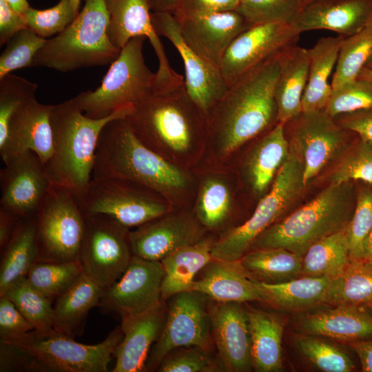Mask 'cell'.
I'll list each match as a JSON object with an SVG mask.
<instances>
[{
	"mask_svg": "<svg viewBox=\"0 0 372 372\" xmlns=\"http://www.w3.org/2000/svg\"><path fill=\"white\" fill-rule=\"evenodd\" d=\"M164 271L161 261L133 255L121 278L104 289L99 307L121 316L136 315L160 303Z\"/></svg>",
	"mask_w": 372,
	"mask_h": 372,
	"instance_id": "e0dca14e",
	"label": "cell"
},
{
	"mask_svg": "<svg viewBox=\"0 0 372 372\" xmlns=\"http://www.w3.org/2000/svg\"><path fill=\"white\" fill-rule=\"evenodd\" d=\"M285 129L289 143L302 161L305 187L342 154L354 133L340 126L325 108L311 112H301L285 123Z\"/></svg>",
	"mask_w": 372,
	"mask_h": 372,
	"instance_id": "5bb4252c",
	"label": "cell"
},
{
	"mask_svg": "<svg viewBox=\"0 0 372 372\" xmlns=\"http://www.w3.org/2000/svg\"><path fill=\"white\" fill-rule=\"evenodd\" d=\"M372 109V82L357 79L331 90L325 110L333 118Z\"/></svg>",
	"mask_w": 372,
	"mask_h": 372,
	"instance_id": "c3c4849f",
	"label": "cell"
},
{
	"mask_svg": "<svg viewBox=\"0 0 372 372\" xmlns=\"http://www.w3.org/2000/svg\"><path fill=\"white\" fill-rule=\"evenodd\" d=\"M146 39L145 37L131 39L110 65L101 85L73 98L87 117H107L124 107L134 106L154 92L156 72L149 69L143 56Z\"/></svg>",
	"mask_w": 372,
	"mask_h": 372,
	"instance_id": "52a82bcc",
	"label": "cell"
},
{
	"mask_svg": "<svg viewBox=\"0 0 372 372\" xmlns=\"http://www.w3.org/2000/svg\"><path fill=\"white\" fill-rule=\"evenodd\" d=\"M372 54V22L360 32L344 37L339 51L331 90L357 79Z\"/></svg>",
	"mask_w": 372,
	"mask_h": 372,
	"instance_id": "f35d334b",
	"label": "cell"
},
{
	"mask_svg": "<svg viewBox=\"0 0 372 372\" xmlns=\"http://www.w3.org/2000/svg\"><path fill=\"white\" fill-rule=\"evenodd\" d=\"M33 330L32 324L13 302L6 296H0V341L13 340Z\"/></svg>",
	"mask_w": 372,
	"mask_h": 372,
	"instance_id": "f5cc1de1",
	"label": "cell"
},
{
	"mask_svg": "<svg viewBox=\"0 0 372 372\" xmlns=\"http://www.w3.org/2000/svg\"><path fill=\"white\" fill-rule=\"evenodd\" d=\"M36 216L21 218L1 249L0 296L14 283L25 278L37 261Z\"/></svg>",
	"mask_w": 372,
	"mask_h": 372,
	"instance_id": "836d02e7",
	"label": "cell"
},
{
	"mask_svg": "<svg viewBox=\"0 0 372 372\" xmlns=\"http://www.w3.org/2000/svg\"><path fill=\"white\" fill-rule=\"evenodd\" d=\"M46 41L28 28L15 34L0 56V79L14 70L31 67L35 55Z\"/></svg>",
	"mask_w": 372,
	"mask_h": 372,
	"instance_id": "7dc6e473",
	"label": "cell"
},
{
	"mask_svg": "<svg viewBox=\"0 0 372 372\" xmlns=\"http://www.w3.org/2000/svg\"><path fill=\"white\" fill-rule=\"evenodd\" d=\"M154 12H169L173 13L179 0H147Z\"/></svg>",
	"mask_w": 372,
	"mask_h": 372,
	"instance_id": "91938a15",
	"label": "cell"
},
{
	"mask_svg": "<svg viewBox=\"0 0 372 372\" xmlns=\"http://www.w3.org/2000/svg\"><path fill=\"white\" fill-rule=\"evenodd\" d=\"M25 28L23 14L13 10L6 0H0V45L6 44L15 34Z\"/></svg>",
	"mask_w": 372,
	"mask_h": 372,
	"instance_id": "9f6ffc18",
	"label": "cell"
},
{
	"mask_svg": "<svg viewBox=\"0 0 372 372\" xmlns=\"http://www.w3.org/2000/svg\"><path fill=\"white\" fill-rule=\"evenodd\" d=\"M289 144V156L278 172L269 192L260 199L247 220L232 228L214 242L213 258L240 260L249 251L256 238L280 220L302 194L306 187L303 163L296 149Z\"/></svg>",
	"mask_w": 372,
	"mask_h": 372,
	"instance_id": "ba28073f",
	"label": "cell"
},
{
	"mask_svg": "<svg viewBox=\"0 0 372 372\" xmlns=\"http://www.w3.org/2000/svg\"><path fill=\"white\" fill-rule=\"evenodd\" d=\"M356 194L353 181L329 183L311 200L265 230L250 249L284 248L303 256L316 242L348 227Z\"/></svg>",
	"mask_w": 372,
	"mask_h": 372,
	"instance_id": "277c9868",
	"label": "cell"
},
{
	"mask_svg": "<svg viewBox=\"0 0 372 372\" xmlns=\"http://www.w3.org/2000/svg\"><path fill=\"white\" fill-rule=\"evenodd\" d=\"M203 227L189 215H164L130 231L132 254L161 261L170 253L203 238Z\"/></svg>",
	"mask_w": 372,
	"mask_h": 372,
	"instance_id": "7402d4cb",
	"label": "cell"
},
{
	"mask_svg": "<svg viewBox=\"0 0 372 372\" xmlns=\"http://www.w3.org/2000/svg\"><path fill=\"white\" fill-rule=\"evenodd\" d=\"M279 74L275 89L278 121L286 123L302 112V98L309 65L308 50L297 44L278 54Z\"/></svg>",
	"mask_w": 372,
	"mask_h": 372,
	"instance_id": "f1b7e54d",
	"label": "cell"
},
{
	"mask_svg": "<svg viewBox=\"0 0 372 372\" xmlns=\"http://www.w3.org/2000/svg\"><path fill=\"white\" fill-rule=\"evenodd\" d=\"M300 34L292 24L282 22L253 25L242 32L228 47L220 63L228 87L285 48L297 44Z\"/></svg>",
	"mask_w": 372,
	"mask_h": 372,
	"instance_id": "2e32d148",
	"label": "cell"
},
{
	"mask_svg": "<svg viewBox=\"0 0 372 372\" xmlns=\"http://www.w3.org/2000/svg\"><path fill=\"white\" fill-rule=\"evenodd\" d=\"M290 144L285 123L278 122L256 143L245 159L244 169L252 191L262 195L287 159Z\"/></svg>",
	"mask_w": 372,
	"mask_h": 372,
	"instance_id": "83f0119b",
	"label": "cell"
},
{
	"mask_svg": "<svg viewBox=\"0 0 372 372\" xmlns=\"http://www.w3.org/2000/svg\"><path fill=\"white\" fill-rule=\"evenodd\" d=\"M211 303L208 307L211 333L223 369L250 371L253 367L251 340L247 307L236 302Z\"/></svg>",
	"mask_w": 372,
	"mask_h": 372,
	"instance_id": "44dd1931",
	"label": "cell"
},
{
	"mask_svg": "<svg viewBox=\"0 0 372 372\" xmlns=\"http://www.w3.org/2000/svg\"><path fill=\"white\" fill-rule=\"evenodd\" d=\"M344 37L342 35L322 37L308 50L309 65L302 98V112H311L325 108L331 93L328 80L335 66Z\"/></svg>",
	"mask_w": 372,
	"mask_h": 372,
	"instance_id": "1f68e13d",
	"label": "cell"
},
{
	"mask_svg": "<svg viewBox=\"0 0 372 372\" xmlns=\"http://www.w3.org/2000/svg\"><path fill=\"white\" fill-rule=\"evenodd\" d=\"M240 262L256 280L266 283H280L302 275V256L284 248L252 249Z\"/></svg>",
	"mask_w": 372,
	"mask_h": 372,
	"instance_id": "d590c367",
	"label": "cell"
},
{
	"mask_svg": "<svg viewBox=\"0 0 372 372\" xmlns=\"http://www.w3.org/2000/svg\"><path fill=\"white\" fill-rule=\"evenodd\" d=\"M71 5L76 14L79 12L81 0H70Z\"/></svg>",
	"mask_w": 372,
	"mask_h": 372,
	"instance_id": "e7e4bbea",
	"label": "cell"
},
{
	"mask_svg": "<svg viewBox=\"0 0 372 372\" xmlns=\"http://www.w3.org/2000/svg\"><path fill=\"white\" fill-rule=\"evenodd\" d=\"M19 219L20 218H18L9 211L0 207L1 249H2L9 241Z\"/></svg>",
	"mask_w": 372,
	"mask_h": 372,
	"instance_id": "6f0895ef",
	"label": "cell"
},
{
	"mask_svg": "<svg viewBox=\"0 0 372 372\" xmlns=\"http://www.w3.org/2000/svg\"><path fill=\"white\" fill-rule=\"evenodd\" d=\"M82 274L79 260L65 262L36 261L26 278L34 288L53 302Z\"/></svg>",
	"mask_w": 372,
	"mask_h": 372,
	"instance_id": "60d3db41",
	"label": "cell"
},
{
	"mask_svg": "<svg viewBox=\"0 0 372 372\" xmlns=\"http://www.w3.org/2000/svg\"><path fill=\"white\" fill-rule=\"evenodd\" d=\"M301 1H302L303 7H304L305 5H307V4H308V3H311V2H312V1H316V0H301Z\"/></svg>",
	"mask_w": 372,
	"mask_h": 372,
	"instance_id": "003e7915",
	"label": "cell"
},
{
	"mask_svg": "<svg viewBox=\"0 0 372 372\" xmlns=\"http://www.w3.org/2000/svg\"><path fill=\"white\" fill-rule=\"evenodd\" d=\"M327 304L372 305V259L351 258L338 277L333 278Z\"/></svg>",
	"mask_w": 372,
	"mask_h": 372,
	"instance_id": "74e56055",
	"label": "cell"
},
{
	"mask_svg": "<svg viewBox=\"0 0 372 372\" xmlns=\"http://www.w3.org/2000/svg\"><path fill=\"white\" fill-rule=\"evenodd\" d=\"M251 340L252 366L258 372L282 369L284 322L276 313L247 307Z\"/></svg>",
	"mask_w": 372,
	"mask_h": 372,
	"instance_id": "4dcf8cb0",
	"label": "cell"
},
{
	"mask_svg": "<svg viewBox=\"0 0 372 372\" xmlns=\"http://www.w3.org/2000/svg\"><path fill=\"white\" fill-rule=\"evenodd\" d=\"M123 333L116 327L102 342L84 344L56 331L42 334L33 330L19 338L1 342L28 354L38 371L107 372Z\"/></svg>",
	"mask_w": 372,
	"mask_h": 372,
	"instance_id": "9c48e42d",
	"label": "cell"
},
{
	"mask_svg": "<svg viewBox=\"0 0 372 372\" xmlns=\"http://www.w3.org/2000/svg\"><path fill=\"white\" fill-rule=\"evenodd\" d=\"M338 158L329 175V183L361 180L372 184V143L358 136Z\"/></svg>",
	"mask_w": 372,
	"mask_h": 372,
	"instance_id": "7bdbcfd3",
	"label": "cell"
},
{
	"mask_svg": "<svg viewBox=\"0 0 372 372\" xmlns=\"http://www.w3.org/2000/svg\"><path fill=\"white\" fill-rule=\"evenodd\" d=\"M128 228L104 214L85 215L79 260L83 273L105 289L116 282L133 256Z\"/></svg>",
	"mask_w": 372,
	"mask_h": 372,
	"instance_id": "7c38bea8",
	"label": "cell"
},
{
	"mask_svg": "<svg viewBox=\"0 0 372 372\" xmlns=\"http://www.w3.org/2000/svg\"><path fill=\"white\" fill-rule=\"evenodd\" d=\"M151 189L119 177L92 178L79 200L84 215L104 214L127 227L165 215L168 207Z\"/></svg>",
	"mask_w": 372,
	"mask_h": 372,
	"instance_id": "8fae6325",
	"label": "cell"
},
{
	"mask_svg": "<svg viewBox=\"0 0 372 372\" xmlns=\"http://www.w3.org/2000/svg\"><path fill=\"white\" fill-rule=\"evenodd\" d=\"M357 79L372 82V70L366 68H364L359 73Z\"/></svg>",
	"mask_w": 372,
	"mask_h": 372,
	"instance_id": "be15d7a7",
	"label": "cell"
},
{
	"mask_svg": "<svg viewBox=\"0 0 372 372\" xmlns=\"http://www.w3.org/2000/svg\"><path fill=\"white\" fill-rule=\"evenodd\" d=\"M133 107H126L107 117L95 119L87 117L73 98L52 105L53 149L43 165L50 183L70 189L79 201L92 179L102 130L109 122L125 118Z\"/></svg>",
	"mask_w": 372,
	"mask_h": 372,
	"instance_id": "7a4b0ae2",
	"label": "cell"
},
{
	"mask_svg": "<svg viewBox=\"0 0 372 372\" xmlns=\"http://www.w3.org/2000/svg\"><path fill=\"white\" fill-rule=\"evenodd\" d=\"M192 291L212 301L266 302L258 280L253 278L238 260L213 258L203 269L202 276L194 280Z\"/></svg>",
	"mask_w": 372,
	"mask_h": 372,
	"instance_id": "484cf974",
	"label": "cell"
},
{
	"mask_svg": "<svg viewBox=\"0 0 372 372\" xmlns=\"http://www.w3.org/2000/svg\"><path fill=\"white\" fill-rule=\"evenodd\" d=\"M105 177L130 179L165 196L189 183L186 172L145 145L125 118L109 122L99 136L92 178Z\"/></svg>",
	"mask_w": 372,
	"mask_h": 372,
	"instance_id": "3957f363",
	"label": "cell"
},
{
	"mask_svg": "<svg viewBox=\"0 0 372 372\" xmlns=\"http://www.w3.org/2000/svg\"><path fill=\"white\" fill-rule=\"evenodd\" d=\"M206 296L188 291L171 297L161 333L147 358L145 369H156L171 351L196 347L210 352L214 347Z\"/></svg>",
	"mask_w": 372,
	"mask_h": 372,
	"instance_id": "4fadbf2b",
	"label": "cell"
},
{
	"mask_svg": "<svg viewBox=\"0 0 372 372\" xmlns=\"http://www.w3.org/2000/svg\"><path fill=\"white\" fill-rule=\"evenodd\" d=\"M231 208V194L227 184L217 177L202 183L196 202V216L200 224L214 229L222 225Z\"/></svg>",
	"mask_w": 372,
	"mask_h": 372,
	"instance_id": "b9f144b4",
	"label": "cell"
},
{
	"mask_svg": "<svg viewBox=\"0 0 372 372\" xmlns=\"http://www.w3.org/2000/svg\"><path fill=\"white\" fill-rule=\"evenodd\" d=\"M371 22L372 0H316L302 8L292 25L300 34L327 30L347 37Z\"/></svg>",
	"mask_w": 372,
	"mask_h": 372,
	"instance_id": "cb8c5ba5",
	"label": "cell"
},
{
	"mask_svg": "<svg viewBox=\"0 0 372 372\" xmlns=\"http://www.w3.org/2000/svg\"><path fill=\"white\" fill-rule=\"evenodd\" d=\"M206 351L196 347H183L168 353L158 366L160 372H212L223 369Z\"/></svg>",
	"mask_w": 372,
	"mask_h": 372,
	"instance_id": "816d5d0a",
	"label": "cell"
},
{
	"mask_svg": "<svg viewBox=\"0 0 372 372\" xmlns=\"http://www.w3.org/2000/svg\"><path fill=\"white\" fill-rule=\"evenodd\" d=\"M76 15L70 0H60L45 10L30 7L23 14L26 27L44 39L61 32Z\"/></svg>",
	"mask_w": 372,
	"mask_h": 372,
	"instance_id": "681fc988",
	"label": "cell"
},
{
	"mask_svg": "<svg viewBox=\"0 0 372 372\" xmlns=\"http://www.w3.org/2000/svg\"><path fill=\"white\" fill-rule=\"evenodd\" d=\"M302 8L301 0H239L236 10L251 27L276 22L292 24Z\"/></svg>",
	"mask_w": 372,
	"mask_h": 372,
	"instance_id": "ee69618b",
	"label": "cell"
},
{
	"mask_svg": "<svg viewBox=\"0 0 372 372\" xmlns=\"http://www.w3.org/2000/svg\"><path fill=\"white\" fill-rule=\"evenodd\" d=\"M13 10L19 14H23V12L28 9L29 6L27 0H6Z\"/></svg>",
	"mask_w": 372,
	"mask_h": 372,
	"instance_id": "94428289",
	"label": "cell"
},
{
	"mask_svg": "<svg viewBox=\"0 0 372 372\" xmlns=\"http://www.w3.org/2000/svg\"><path fill=\"white\" fill-rule=\"evenodd\" d=\"M151 19L157 34L168 39L180 54L185 68L186 91L207 119L228 89L220 69L203 57L186 41L172 13L152 11Z\"/></svg>",
	"mask_w": 372,
	"mask_h": 372,
	"instance_id": "9a60e30c",
	"label": "cell"
},
{
	"mask_svg": "<svg viewBox=\"0 0 372 372\" xmlns=\"http://www.w3.org/2000/svg\"><path fill=\"white\" fill-rule=\"evenodd\" d=\"M52 107L40 103L34 97L16 111L10 119L6 139L0 145L5 165L27 151L36 153L43 165L47 162L53 149Z\"/></svg>",
	"mask_w": 372,
	"mask_h": 372,
	"instance_id": "603a6c76",
	"label": "cell"
},
{
	"mask_svg": "<svg viewBox=\"0 0 372 372\" xmlns=\"http://www.w3.org/2000/svg\"><path fill=\"white\" fill-rule=\"evenodd\" d=\"M37 84L9 74L0 79V145L6 139L11 118L25 102L36 97Z\"/></svg>",
	"mask_w": 372,
	"mask_h": 372,
	"instance_id": "f6af8a7d",
	"label": "cell"
},
{
	"mask_svg": "<svg viewBox=\"0 0 372 372\" xmlns=\"http://www.w3.org/2000/svg\"><path fill=\"white\" fill-rule=\"evenodd\" d=\"M334 118L342 127L372 143V109L342 114Z\"/></svg>",
	"mask_w": 372,
	"mask_h": 372,
	"instance_id": "db71d44e",
	"label": "cell"
},
{
	"mask_svg": "<svg viewBox=\"0 0 372 372\" xmlns=\"http://www.w3.org/2000/svg\"><path fill=\"white\" fill-rule=\"evenodd\" d=\"M110 14L105 0H85L81 11L59 34L47 39L32 66L65 72L110 65L121 50L108 37Z\"/></svg>",
	"mask_w": 372,
	"mask_h": 372,
	"instance_id": "8992f818",
	"label": "cell"
},
{
	"mask_svg": "<svg viewBox=\"0 0 372 372\" xmlns=\"http://www.w3.org/2000/svg\"><path fill=\"white\" fill-rule=\"evenodd\" d=\"M347 227L312 245L302 256V276H340L350 261Z\"/></svg>",
	"mask_w": 372,
	"mask_h": 372,
	"instance_id": "8d00e7d4",
	"label": "cell"
},
{
	"mask_svg": "<svg viewBox=\"0 0 372 372\" xmlns=\"http://www.w3.org/2000/svg\"><path fill=\"white\" fill-rule=\"evenodd\" d=\"M110 14L108 37L111 43L121 50L132 38L146 37L154 49L158 62L156 83L164 84L182 78L170 66L159 36L151 19L147 0H105Z\"/></svg>",
	"mask_w": 372,
	"mask_h": 372,
	"instance_id": "ffe728a7",
	"label": "cell"
},
{
	"mask_svg": "<svg viewBox=\"0 0 372 372\" xmlns=\"http://www.w3.org/2000/svg\"><path fill=\"white\" fill-rule=\"evenodd\" d=\"M372 231V188L361 189L356 194L355 205L347 227L351 258H363L366 240Z\"/></svg>",
	"mask_w": 372,
	"mask_h": 372,
	"instance_id": "f907efd6",
	"label": "cell"
},
{
	"mask_svg": "<svg viewBox=\"0 0 372 372\" xmlns=\"http://www.w3.org/2000/svg\"><path fill=\"white\" fill-rule=\"evenodd\" d=\"M364 68H366L369 70H372V54L371 55V56L369 57L366 65Z\"/></svg>",
	"mask_w": 372,
	"mask_h": 372,
	"instance_id": "03108f58",
	"label": "cell"
},
{
	"mask_svg": "<svg viewBox=\"0 0 372 372\" xmlns=\"http://www.w3.org/2000/svg\"><path fill=\"white\" fill-rule=\"evenodd\" d=\"M167 307L163 301L136 315L121 316L123 338L114 353L113 372H140L145 369L151 346L165 323Z\"/></svg>",
	"mask_w": 372,
	"mask_h": 372,
	"instance_id": "d4e9b609",
	"label": "cell"
},
{
	"mask_svg": "<svg viewBox=\"0 0 372 372\" xmlns=\"http://www.w3.org/2000/svg\"><path fill=\"white\" fill-rule=\"evenodd\" d=\"M104 289L83 273L53 304L54 329L74 338L81 330L89 311L99 306Z\"/></svg>",
	"mask_w": 372,
	"mask_h": 372,
	"instance_id": "d6a6232c",
	"label": "cell"
},
{
	"mask_svg": "<svg viewBox=\"0 0 372 372\" xmlns=\"http://www.w3.org/2000/svg\"><path fill=\"white\" fill-rule=\"evenodd\" d=\"M278 54L230 85L208 116V128L222 155L230 154L278 123Z\"/></svg>",
	"mask_w": 372,
	"mask_h": 372,
	"instance_id": "6da1fadb",
	"label": "cell"
},
{
	"mask_svg": "<svg viewBox=\"0 0 372 372\" xmlns=\"http://www.w3.org/2000/svg\"><path fill=\"white\" fill-rule=\"evenodd\" d=\"M300 327L311 335L352 342L372 336V316L362 307L339 304L305 316Z\"/></svg>",
	"mask_w": 372,
	"mask_h": 372,
	"instance_id": "4316f807",
	"label": "cell"
},
{
	"mask_svg": "<svg viewBox=\"0 0 372 372\" xmlns=\"http://www.w3.org/2000/svg\"><path fill=\"white\" fill-rule=\"evenodd\" d=\"M351 346L359 357L362 371L372 372V340L352 342Z\"/></svg>",
	"mask_w": 372,
	"mask_h": 372,
	"instance_id": "680465c9",
	"label": "cell"
},
{
	"mask_svg": "<svg viewBox=\"0 0 372 372\" xmlns=\"http://www.w3.org/2000/svg\"><path fill=\"white\" fill-rule=\"evenodd\" d=\"M211 238L181 247L164 257L162 264L164 275L161 286V300H168L173 296L192 291L196 275L213 259Z\"/></svg>",
	"mask_w": 372,
	"mask_h": 372,
	"instance_id": "f546056e",
	"label": "cell"
},
{
	"mask_svg": "<svg viewBox=\"0 0 372 372\" xmlns=\"http://www.w3.org/2000/svg\"><path fill=\"white\" fill-rule=\"evenodd\" d=\"M2 296L13 302L37 332L48 334L55 331L52 302L34 288L26 277L12 285Z\"/></svg>",
	"mask_w": 372,
	"mask_h": 372,
	"instance_id": "ab89813d",
	"label": "cell"
},
{
	"mask_svg": "<svg viewBox=\"0 0 372 372\" xmlns=\"http://www.w3.org/2000/svg\"><path fill=\"white\" fill-rule=\"evenodd\" d=\"M239 0H179L173 12H215L236 10Z\"/></svg>",
	"mask_w": 372,
	"mask_h": 372,
	"instance_id": "11a10c76",
	"label": "cell"
},
{
	"mask_svg": "<svg viewBox=\"0 0 372 372\" xmlns=\"http://www.w3.org/2000/svg\"><path fill=\"white\" fill-rule=\"evenodd\" d=\"M50 185L39 156L27 151L0 170L1 207L18 218L34 216Z\"/></svg>",
	"mask_w": 372,
	"mask_h": 372,
	"instance_id": "ac0fdd59",
	"label": "cell"
},
{
	"mask_svg": "<svg viewBox=\"0 0 372 372\" xmlns=\"http://www.w3.org/2000/svg\"><path fill=\"white\" fill-rule=\"evenodd\" d=\"M35 216L37 261L79 260L85 215L74 194L64 186L51 184Z\"/></svg>",
	"mask_w": 372,
	"mask_h": 372,
	"instance_id": "30bf717a",
	"label": "cell"
},
{
	"mask_svg": "<svg viewBox=\"0 0 372 372\" xmlns=\"http://www.w3.org/2000/svg\"><path fill=\"white\" fill-rule=\"evenodd\" d=\"M363 258L372 259V231L366 240Z\"/></svg>",
	"mask_w": 372,
	"mask_h": 372,
	"instance_id": "6125c7cd",
	"label": "cell"
},
{
	"mask_svg": "<svg viewBox=\"0 0 372 372\" xmlns=\"http://www.w3.org/2000/svg\"><path fill=\"white\" fill-rule=\"evenodd\" d=\"M172 14L178 21L186 41L199 54L219 68L232 41L251 27L237 10Z\"/></svg>",
	"mask_w": 372,
	"mask_h": 372,
	"instance_id": "d6986e66",
	"label": "cell"
},
{
	"mask_svg": "<svg viewBox=\"0 0 372 372\" xmlns=\"http://www.w3.org/2000/svg\"><path fill=\"white\" fill-rule=\"evenodd\" d=\"M136 136L152 149L166 146L187 151L207 119L188 95L183 77L163 85L134 105L125 118Z\"/></svg>",
	"mask_w": 372,
	"mask_h": 372,
	"instance_id": "5b68a950",
	"label": "cell"
},
{
	"mask_svg": "<svg viewBox=\"0 0 372 372\" xmlns=\"http://www.w3.org/2000/svg\"><path fill=\"white\" fill-rule=\"evenodd\" d=\"M333 278L302 276L280 283L258 281L266 302L289 311H299L327 303Z\"/></svg>",
	"mask_w": 372,
	"mask_h": 372,
	"instance_id": "e575fe53",
	"label": "cell"
},
{
	"mask_svg": "<svg viewBox=\"0 0 372 372\" xmlns=\"http://www.w3.org/2000/svg\"><path fill=\"white\" fill-rule=\"evenodd\" d=\"M300 353L314 366L325 372H350L355 365L349 356L335 345L313 336L298 338Z\"/></svg>",
	"mask_w": 372,
	"mask_h": 372,
	"instance_id": "bcb514c9",
	"label": "cell"
}]
</instances>
